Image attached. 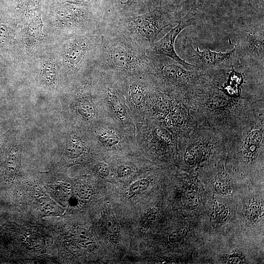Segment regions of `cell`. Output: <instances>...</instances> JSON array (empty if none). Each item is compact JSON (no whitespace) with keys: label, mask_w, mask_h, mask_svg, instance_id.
Returning <instances> with one entry per match:
<instances>
[{"label":"cell","mask_w":264,"mask_h":264,"mask_svg":"<svg viewBox=\"0 0 264 264\" xmlns=\"http://www.w3.org/2000/svg\"><path fill=\"white\" fill-rule=\"evenodd\" d=\"M95 63L104 71L126 75L149 72L150 49H147L124 28L106 20Z\"/></svg>","instance_id":"6da1fadb"},{"label":"cell","mask_w":264,"mask_h":264,"mask_svg":"<svg viewBox=\"0 0 264 264\" xmlns=\"http://www.w3.org/2000/svg\"><path fill=\"white\" fill-rule=\"evenodd\" d=\"M181 16L178 6L172 3L136 15L120 17L110 13L107 20L124 28L142 46L151 49L159 34L167 27L177 23Z\"/></svg>","instance_id":"7a4b0ae2"},{"label":"cell","mask_w":264,"mask_h":264,"mask_svg":"<svg viewBox=\"0 0 264 264\" xmlns=\"http://www.w3.org/2000/svg\"><path fill=\"white\" fill-rule=\"evenodd\" d=\"M206 0L194 1L187 13L180 18L177 25L172 28L162 39L154 42L151 47V51L154 54L162 55L168 57L186 68L196 69L195 65L186 62L176 54L175 49V43L177 36L185 28L196 25L202 19L204 14V8Z\"/></svg>","instance_id":"3957f363"},{"label":"cell","mask_w":264,"mask_h":264,"mask_svg":"<svg viewBox=\"0 0 264 264\" xmlns=\"http://www.w3.org/2000/svg\"><path fill=\"white\" fill-rule=\"evenodd\" d=\"M149 71L154 72L171 86L178 88L188 87L196 82L195 72L189 71L173 59L150 52Z\"/></svg>","instance_id":"277c9868"},{"label":"cell","mask_w":264,"mask_h":264,"mask_svg":"<svg viewBox=\"0 0 264 264\" xmlns=\"http://www.w3.org/2000/svg\"><path fill=\"white\" fill-rule=\"evenodd\" d=\"M192 40L185 37L183 42V49L186 55L185 60L191 61L196 69H216L233 66L239 64L236 47L227 52H217L208 48L200 50L195 49Z\"/></svg>","instance_id":"5b68a950"},{"label":"cell","mask_w":264,"mask_h":264,"mask_svg":"<svg viewBox=\"0 0 264 264\" xmlns=\"http://www.w3.org/2000/svg\"><path fill=\"white\" fill-rule=\"evenodd\" d=\"M264 26L254 31L246 32L235 44L239 64L264 67Z\"/></svg>","instance_id":"8992f818"},{"label":"cell","mask_w":264,"mask_h":264,"mask_svg":"<svg viewBox=\"0 0 264 264\" xmlns=\"http://www.w3.org/2000/svg\"><path fill=\"white\" fill-rule=\"evenodd\" d=\"M66 244L70 253L78 256L85 254L93 248L94 240L88 230L81 227H75L67 232Z\"/></svg>","instance_id":"52a82bcc"},{"label":"cell","mask_w":264,"mask_h":264,"mask_svg":"<svg viewBox=\"0 0 264 264\" xmlns=\"http://www.w3.org/2000/svg\"><path fill=\"white\" fill-rule=\"evenodd\" d=\"M152 9V0H127L113 8L112 13L116 16H129L143 14Z\"/></svg>","instance_id":"ba28073f"},{"label":"cell","mask_w":264,"mask_h":264,"mask_svg":"<svg viewBox=\"0 0 264 264\" xmlns=\"http://www.w3.org/2000/svg\"><path fill=\"white\" fill-rule=\"evenodd\" d=\"M101 224L106 238L109 241L116 243L119 236V226L112 214L105 213L102 218Z\"/></svg>","instance_id":"9c48e42d"},{"label":"cell","mask_w":264,"mask_h":264,"mask_svg":"<svg viewBox=\"0 0 264 264\" xmlns=\"http://www.w3.org/2000/svg\"><path fill=\"white\" fill-rule=\"evenodd\" d=\"M85 150V146L78 137L71 133L68 134L65 152L66 156L70 159L77 158Z\"/></svg>","instance_id":"30bf717a"},{"label":"cell","mask_w":264,"mask_h":264,"mask_svg":"<svg viewBox=\"0 0 264 264\" xmlns=\"http://www.w3.org/2000/svg\"><path fill=\"white\" fill-rule=\"evenodd\" d=\"M105 92L108 102L110 104L117 117L123 119L125 116L126 111L118 95L113 88L109 86L106 87Z\"/></svg>","instance_id":"8fae6325"},{"label":"cell","mask_w":264,"mask_h":264,"mask_svg":"<svg viewBox=\"0 0 264 264\" xmlns=\"http://www.w3.org/2000/svg\"><path fill=\"white\" fill-rule=\"evenodd\" d=\"M129 92L133 103L136 105H140L145 98V84L139 81H134L129 86Z\"/></svg>","instance_id":"7c38bea8"},{"label":"cell","mask_w":264,"mask_h":264,"mask_svg":"<svg viewBox=\"0 0 264 264\" xmlns=\"http://www.w3.org/2000/svg\"><path fill=\"white\" fill-rule=\"evenodd\" d=\"M262 138L260 131H254L249 134L245 139L244 147L249 152H254L258 146Z\"/></svg>","instance_id":"4fadbf2b"},{"label":"cell","mask_w":264,"mask_h":264,"mask_svg":"<svg viewBox=\"0 0 264 264\" xmlns=\"http://www.w3.org/2000/svg\"><path fill=\"white\" fill-rule=\"evenodd\" d=\"M228 209L222 204L215 202L214 210L211 216L215 223H221L225 220L228 215Z\"/></svg>","instance_id":"5bb4252c"},{"label":"cell","mask_w":264,"mask_h":264,"mask_svg":"<svg viewBox=\"0 0 264 264\" xmlns=\"http://www.w3.org/2000/svg\"><path fill=\"white\" fill-rule=\"evenodd\" d=\"M215 189L222 194H226L231 190V180L227 176L219 175L216 179Z\"/></svg>","instance_id":"9a60e30c"},{"label":"cell","mask_w":264,"mask_h":264,"mask_svg":"<svg viewBox=\"0 0 264 264\" xmlns=\"http://www.w3.org/2000/svg\"><path fill=\"white\" fill-rule=\"evenodd\" d=\"M10 41L9 30L7 26L0 22V56L3 57L4 51L7 48Z\"/></svg>","instance_id":"2e32d148"},{"label":"cell","mask_w":264,"mask_h":264,"mask_svg":"<svg viewBox=\"0 0 264 264\" xmlns=\"http://www.w3.org/2000/svg\"><path fill=\"white\" fill-rule=\"evenodd\" d=\"M99 138L103 144L108 146L116 145L119 142L117 135L114 133L108 131L101 132L99 133Z\"/></svg>","instance_id":"e0dca14e"},{"label":"cell","mask_w":264,"mask_h":264,"mask_svg":"<svg viewBox=\"0 0 264 264\" xmlns=\"http://www.w3.org/2000/svg\"><path fill=\"white\" fill-rule=\"evenodd\" d=\"M42 76L48 84H54L56 80V74L53 65L50 63H46L42 71Z\"/></svg>","instance_id":"ac0fdd59"},{"label":"cell","mask_w":264,"mask_h":264,"mask_svg":"<svg viewBox=\"0 0 264 264\" xmlns=\"http://www.w3.org/2000/svg\"><path fill=\"white\" fill-rule=\"evenodd\" d=\"M263 207L257 202L254 201L249 204L247 210V217L252 220H256L263 213Z\"/></svg>","instance_id":"d6986e66"},{"label":"cell","mask_w":264,"mask_h":264,"mask_svg":"<svg viewBox=\"0 0 264 264\" xmlns=\"http://www.w3.org/2000/svg\"><path fill=\"white\" fill-rule=\"evenodd\" d=\"M78 104V110L82 115L87 117L93 115V107L88 99H81Z\"/></svg>","instance_id":"ffe728a7"},{"label":"cell","mask_w":264,"mask_h":264,"mask_svg":"<svg viewBox=\"0 0 264 264\" xmlns=\"http://www.w3.org/2000/svg\"><path fill=\"white\" fill-rule=\"evenodd\" d=\"M20 161V154L19 150H17L11 155L9 162V171L12 175H14L18 171Z\"/></svg>","instance_id":"44dd1931"},{"label":"cell","mask_w":264,"mask_h":264,"mask_svg":"<svg viewBox=\"0 0 264 264\" xmlns=\"http://www.w3.org/2000/svg\"><path fill=\"white\" fill-rule=\"evenodd\" d=\"M157 214V210L155 208L151 209L143 217L140 225L143 228H149L155 220Z\"/></svg>","instance_id":"7402d4cb"},{"label":"cell","mask_w":264,"mask_h":264,"mask_svg":"<svg viewBox=\"0 0 264 264\" xmlns=\"http://www.w3.org/2000/svg\"><path fill=\"white\" fill-rule=\"evenodd\" d=\"M149 185V181L143 179L133 183L129 189L130 194L133 196L145 191Z\"/></svg>","instance_id":"603a6c76"},{"label":"cell","mask_w":264,"mask_h":264,"mask_svg":"<svg viewBox=\"0 0 264 264\" xmlns=\"http://www.w3.org/2000/svg\"><path fill=\"white\" fill-rule=\"evenodd\" d=\"M250 6L258 14H264V0H247Z\"/></svg>","instance_id":"cb8c5ba5"},{"label":"cell","mask_w":264,"mask_h":264,"mask_svg":"<svg viewBox=\"0 0 264 264\" xmlns=\"http://www.w3.org/2000/svg\"><path fill=\"white\" fill-rule=\"evenodd\" d=\"M187 230L183 229L177 232L173 233L169 237V241L171 242H175L180 241L186 234Z\"/></svg>","instance_id":"d4e9b609"},{"label":"cell","mask_w":264,"mask_h":264,"mask_svg":"<svg viewBox=\"0 0 264 264\" xmlns=\"http://www.w3.org/2000/svg\"><path fill=\"white\" fill-rule=\"evenodd\" d=\"M132 171L131 168L126 165L119 166L117 170L118 175L120 177H123L129 175Z\"/></svg>","instance_id":"484cf974"},{"label":"cell","mask_w":264,"mask_h":264,"mask_svg":"<svg viewBox=\"0 0 264 264\" xmlns=\"http://www.w3.org/2000/svg\"><path fill=\"white\" fill-rule=\"evenodd\" d=\"M28 242L33 246V247L37 248V247H40L42 245L43 241L38 236H32L29 237Z\"/></svg>","instance_id":"4316f807"},{"label":"cell","mask_w":264,"mask_h":264,"mask_svg":"<svg viewBox=\"0 0 264 264\" xmlns=\"http://www.w3.org/2000/svg\"><path fill=\"white\" fill-rule=\"evenodd\" d=\"M97 172L102 176H106L109 174V170L105 165L101 164L98 166Z\"/></svg>","instance_id":"83f0119b"},{"label":"cell","mask_w":264,"mask_h":264,"mask_svg":"<svg viewBox=\"0 0 264 264\" xmlns=\"http://www.w3.org/2000/svg\"><path fill=\"white\" fill-rule=\"evenodd\" d=\"M165 0H152V3L153 8H155L158 6L162 5V2ZM173 1V3L174 4H177L182 0H171Z\"/></svg>","instance_id":"f1b7e54d"},{"label":"cell","mask_w":264,"mask_h":264,"mask_svg":"<svg viewBox=\"0 0 264 264\" xmlns=\"http://www.w3.org/2000/svg\"><path fill=\"white\" fill-rule=\"evenodd\" d=\"M229 263H242V260L240 259L239 257L237 256H232L230 257L228 260Z\"/></svg>","instance_id":"f546056e"},{"label":"cell","mask_w":264,"mask_h":264,"mask_svg":"<svg viewBox=\"0 0 264 264\" xmlns=\"http://www.w3.org/2000/svg\"><path fill=\"white\" fill-rule=\"evenodd\" d=\"M111 0V2H112V0Z\"/></svg>","instance_id":"4dcf8cb0"}]
</instances>
